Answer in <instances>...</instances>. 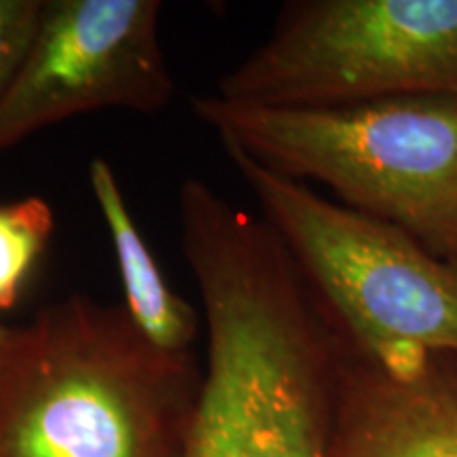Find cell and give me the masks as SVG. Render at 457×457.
Here are the masks:
<instances>
[{
    "label": "cell",
    "mask_w": 457,
    "mask_h": 457,
    "mask_svg": "<svg viewBox=\"0 0 457 457\" xmlns=\"http://www.w3.org/2000/svg\"><path fill=\"white\" fill-rule=\"evenodd\" d=\"M205 367L182 457H333L343 337L286 245L208 182L179 191Z\"/></svg>",
    "instance_id": "1"
},
{
    "label": "cell",
    "mask_w": 457,
    "mask_h": 457,
    "mask_svg": "<svg viewBox=\"0 0 457 457\" xmlns=\"http://www.w3.org/2000/svg\"><path fill=\"white\" fill-rule=\"evenodd\" d=\"M202 370L85 295L0 320V457H182Z\"/></svg>",
    "instance_id": "2"
},
{
    "label": "cell",
    "mask_w": 457,
    "mask_h": 457,
    "mask_svg": "<svg viewBox=\"0 0 457 457\" xmlns=\"http://www.w3.org/2000/svg\"><path fill=\"white\" fill-rule=\"evenodd\" d=\"M191 111L220 142L339 204L403 228L457 267V100L394 98L273 108L195 96Z\"/></svg>",
    "instance_id": "3"
},
{
    "label": "cell",
    "mask_w": 457,
    "mask_h": 457,
    "mask_svg": "<svg viewBox=\"0 0 457 457\" xmlns=\"http://www.w3.org/2000/svg\"><path fill=\"white\" fill-rule=\"evenodd\" d=\"M220 145L352 350L390 375L457 356L455 265L403 228Z\"/></svg>",
    "instance_id": "4"
},
{
    "label": "cell",
    "mask_w": 457,
    "mask_h": 457,
    "mask_svg": "<svg viewBox=\"0 0 457 457\" xmlns=\"http://www.w3.org/2000/svg\"><path fill=\"white\" fill-rule=\"evenodd\" d=\"M214 96L273 108L457 100V0L288 3Z\"/></svg>",
    "instance_id": "5"
},
{
    "label": "cell",
    "mask_w": 457,
    "mask_h": 457,
    "mask_svg": "<svg viewBox=\"0 0 457 457\" xmlns=\"http://www.w3.org/2000/svg\"><path fill=\"white\" fill-rule=\"evenodd\" d=\"M159 0H45L0 98V153L98 111L162 112L176 83L159 43Z\"/></svg>",
    "instance_id": "6"
},
{
    "label": "cell",
    "mask_w": 457,
    "mask_h": 457,
    "mask_svg": "<svg viewBox=\"0 0 457 457\" xmlns=\"http://www.w3.org/2000/svg\"><path fill=\"white\" fill-rule=\"evenodd\" d=\"M333 457H457V356L390 375L343 339Z\"/></svg>",
    "instance_id": "7"
},
{
    "label": "cell",
    "mask_w": 457,
    "mask_h": 457,
    "mask_svg": "<svg viewBox=\"0 0 457 457\" xmlns=\"http://www.w3.org/2000/svg\"><path fill=\"white\" fill-rule=\"evenodd\" d=\"M89 187L98 204L121 276L125 312L159 350L188 353L199 335V313L171 290L151 245L142 237L134 214L104 157L89 162Z\"/></svg>",
    "instance_id": "8"
},
{
    "label": "cell",
    "mask_w": 457,
    "mask_h": 457,
    "mask_svg": "<svg viewBox=\"0 0 457 457\" xmlns=\"http://www.w3.org/2000/svg\"><path fill=\"white\" fill-rule=\"evenodd\" d=\"M55 228L47 199L21 197L0 204V312L13 310Z\"/></svg>",
    "instance_id": "9"
},
{
    "label": "cell",
    "mask_w": 457,
    "mask_h": 457,
    "mask_svg": "<svg viewBox=\"0 0 457 457\" xmlns=\"http://www.w3.org/2000/svg\"><path fill=\"white\" fill-rule=\"evenodd\" d=\"M45 0H0V98L37 30Z\"/></svg>",
    "instance_id": "10"
}]
</instances>
